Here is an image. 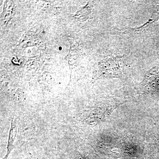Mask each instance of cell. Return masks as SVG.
Wrapping results in <instances>:
<instances>
[{"label": "cell", "mask_w": 159, "mask_h": 159, "mask_svg": "<svg viewBox=\"0 0 159 159\" xmlns=\"http://www.w3.org/2000/svg\"><path fill=\"white\" fill-rule=\"evenodd\" d=\"M17 134V123L15 120L12 119L11 122V127L9 131L8 145H7V153L3 159H8V157H9L11 151L14 148Z\"/></svg>", "instance_id": "cell-1"}]
</instances>
